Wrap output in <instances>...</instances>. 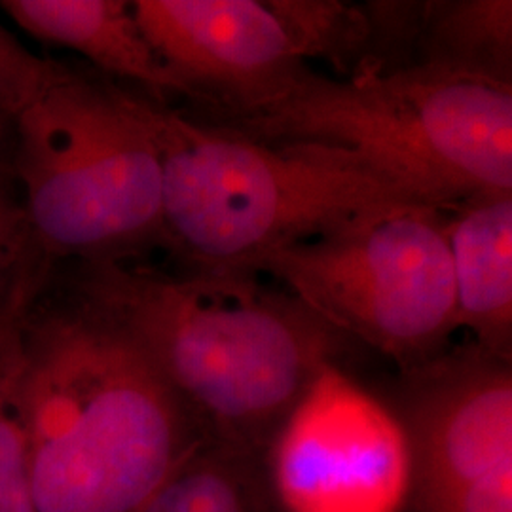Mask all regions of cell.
Masks as SVG:
<instances>
[{
    "instance_id": "cell-1",
    "label": "cell",
    "mask_w": 512,
    "mask_h": 512,
    "mask_svg": "<svg viewBox=\"0 0 512 512\" xmlns=\"http://www.w3.org/2000/svg\"><path fill=\"white\" fill-rule=\"evenodd\" d=\"M18 317V399L37 512H139L202 439L164 376L74 283Z\"/></svg>"
},
{
    "instance_id": "cell-2",
    "label": "cell",
    "mask_w": 512,
    "mask_h": 512,
    "mask_svg": "<svg viewBox=\"0 0 512 512\" xmlns=\"http://www.w3.org/2000/svg\"><path fill=\"white\" fill-rule=\"evenodd\" d=\"M245 272L76 264L73 283L164 376L203 437L266 458L277 429L349 340Z\"/></svg>"
},
{
    "instance_id": "cell-3",
    "label": "cell",
    "mask_w": 512,
    "mask_h": 512,
    "mask_svg": "<svg viewBox=\"0 0 512 512\" xmlns=\"http://www.w3.org/2000/svg\"><path fill=\"white\" fill-rule=\"evenodd\" d=\"M141 109L162 164V245L184 270L251 274L279 249L416 203L342 148L258 141L147 95Z\"/></svg>"
},
{
    "instance_id": "cell-4",
    "label": "cell",
    "mask_w": 512,
    "mask_h": 512,
    "mask_svg": "<svg viewBox=\"0 0 512 512\" xmlns=\"http://www.w3.org/2000/svg\"><path fill=\"white\" fill-rule=\"evenodd\" d=\"M205 122L258 141L342 148L437 209L512 192V86L425 65L346 78L310 69L270 105Z\"/></svg>"
},
{
    "instance_id": "cell-5",
    "label": "cell",
    "mask_w": 512,
    "mask_h": 512,
    "mask_svg": "<svg viewBox=\"0 0 512 512\" xmlns=\"http://www.w3.org/2000/svg\"><path fill=\"white\" fill-rule=\"evenodd\" d=\"M16 124V184L40 253L74 264L162 245V164L141 95L63 71Z\"/></svg>"
},
{
    "instance_id": "cell-6",
    "label": "cell",
    "mask_w": 512,
    "mask_h": 512,
    "mask_svg": "<svg viewBox=\"0 0 512 512\" xmlns=\"http://www.w3.org/2000/svg\"><path fill=\"white\" fill-rule=\"evenodd\" d=\"M268 275L330 329L403 370L446 351L458 330L444 209L410 203L260 258Z\"/></svg>"
},
{
    "instance_id": "cell-7",
    "label": "cell",
    "mask_w": 512,
    "mask_h": 512,
    "mask_svg": "<svg viewBox=\"0 0 512 512\" xmlns=\"http://www.w3.org/2000/svg\"><path fill=\"white\" fill-rule=\"evenodd\" d=\"M281 512H403L412 458L393 406L342 365L319 372L268 446Z\"/></svg>"
},
{
    "instance_id": "cell-8",
    "label": "cell",
    "mask_w": 512,
    "mask_h": 512,
    "mask_svg": "<svg viewBox=\"0 0 512 512\" xmlns=\"http://www.w3.org/2000/svg\"><path fill=\"white\" fill-rule=\"evenodd\" d=\"M131 8L196 118L247 116L310 71L277 0H135Z\"/></svg>"
},
{
    "instance_id": "cell-9",
    "label": "cell",
    "mask_w": 512,
    "mask_h": 512,
    "mask_svg": "<svg viewBox=\"0 0 512 512\" xmlns=\"http://www.w3.org/2000/svg\"><path fill=\"white\" fill-rule=\"evenodd\" d=\"M395 414L412 458L410 507L433 512L512 463V365L475 342L403 370Z\"/></svg>"
},
{
    "instance_id": "cell-10",
    "label": "cell",
    "mask_w": 512,
    "mask_h": 512,
    "mask_svg": "<svg viewBox=\"0 0 512 512\" xmlns=\"http://www.w3.org/2000/svg\"><path fill=\"white\" fill-rule=\"evenodd\" d=\"M458 329L512 357V192L478 194L444 209Z\"/></svg>"
},
{
    "instance_id": "cell-11",
    "label": "cell",
    "mask_w": 512,
    "mask_h": 512,
    "mask_svg": "<svg viewBox=\"0 0 512 512\" xmlns=\"http://www.w3.org/2000/svg\"><path fill=\"white\" fill-rule=\"evenodd\" d=\"M0 10L27 35L86 57L103 73L141 86L158 103L184 97L181 84L148 44L131 2L0 0Z\"/></svg>"
},
{
    "instance_id": "cell-12",
    "label": "cell",
    "mask_w": 512,
    "mask_h": 512,
    "mask_svg": "<svg viewBox=\"0 0 512 512\" xmlns=\"http://www.w3.org/2000/svg\"><path fill=\"white\" fill-rule=\"evenodd\" d=\"M412 65L512 86L511 0L421 2Z\"/></svg>"
},
{
    "instance_id": "cell-13",
    "label": "cell",
    "mask_w": 512,
    "mask_h": 512,
    "mask_svg": "<svg viewBox=\"0 0 512 512\" xmlns=\"http://www.w3.org/2000/svg\"><path fill=\"white\" fill-rule=\"evenodd\" d=\"M264 458L202 437L139 512H275Z\"/></svg>"
},
{
    "instance_id": "cell-14",
    "label": "cell",
    "mask_w": 512,
    "mask_h": 512,
    "mask_svg": "<svg viewBox=\"0 0 512 512\" xmlns=\"http://www.w3.org/2000/svg\"><path fill=\"white\" fill-rule=\"evenodd\" d=\"M31 293L33 287L23 283L0 319V512H37L18 399V317Z\"/></svg>"
},
{
    "instance_id": "cell-15",
    "label": "cell",
    "mask_w": 512,
    "mask_h": 512,
    "mask_svg": "<svg viewBox=\"0 0 512 512\" xmlns=\"http://www.w3.org/2000/svg\"><path fill=\"white\" fill-rule=\"evenodd\" d=\"M61 73V67L33 54L0 23V118L16 120Z\"/></svg>"
},
{
    "instance_id": "cell-16",
    "label": "cell",
    "mask_w": 512,
    "mask_h": 512,
    "mask_svg": "<svg viewBox=\"0 0 512 512\" xmlns=\"http://www.w3.org/2000/svg\"><path fill=\"white\" fill-rule=\"evenodd\" d=\"M37 249L19 192L10 190L0 175V308L12 298L19 285L35 274L31 251Z\"/></svg>"
},
{
    "instance_id": "cell-17",
    "label": "cell",
    "mask_w": 512,
    "mask_h": 512,
    "mask_svg": "<svg viewBox=\"0 0 512 512\" xmlns=\"http://www.w3.org/2000/svg\"><path fill=\"white\" fill-rule=\"evenodd\" d=\"M433 512H512V463L461 490Z\"/></svg>"
},
{
    "instance_id": "cell-18",
    "label": "cell",
    "mask_w": 512,
    "mask_h": 512,
    "mask_svg": "<svg viewBox=\"0 0 512 512\" xmlns=\"http://www.w3.org/2000/svg\"><path fill=\"white\" fill-rule=\"evenodd\" d=\"M0 310H4V308H0ZM0 319H2V311H0Z\"/></svg>"
}]
</instances>
